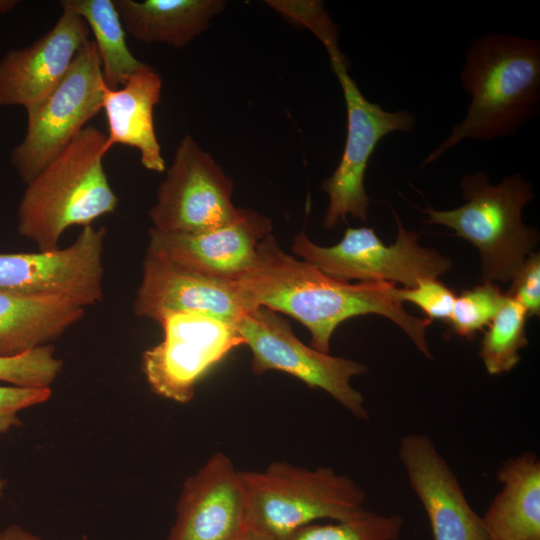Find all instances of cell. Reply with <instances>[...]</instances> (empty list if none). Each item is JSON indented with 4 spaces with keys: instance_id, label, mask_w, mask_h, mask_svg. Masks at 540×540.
Masks as SVG:
<instances>
[{
    "instance_id": "obj_14",
    "label": "cell",
    "mask_w": 540,
    "mask_h": 540,
    "mask_svg": "<svg viewBox=\"0 0 540 540\" xmlns=\"http://www.w3.org/2000/svg\"><path fill=\"white\" fill-rule=\"evenodd\" d=\"M249 533L240 471L226 454L214 453L185 480L167 540H241Z\"/></svg>"
},
{
    "instance_id": "obj_7",
    "label": "cell",
    "mask_w": 540,
    "mask_h": 540,
    "mask_svg": "<svg viewBox=\"0 0 540 540\" xmlns=\"http://www.w3.org/2000/svg\"><path fill=\"white\" fill-rule=\"evenodd\" d=\"M393 215L398 234L392 244H384L372 228L348 227L341 241L329 247L316 245L302 230L294 236L291 250L325 274L348 282L401 283L410 288L451 268L448 258L422 247L418 235L404 228L395 211Z\"/></svg>"
},
{
    "instance_id": "obj_21",
    "label": "cell",
    "mask_w": 540,
    "mask_h": 540,
    "mask_svg": "<svg viewBox=\"0 0 540 540\" xmlns=\"http://www.w3.org/2000/svg\"><path fill=\"white\" fill-rule=\"evenodd\" d=\"M84 309L59 298L0 292V356L48 345L79 321Z\"/></svg>"
},
{
    "instance_id": "obj_32",
    "label": "cell",
    "mask_w": 540,
    "mask_h": 540,
    "mask_svg": "<svg viewBox=\"0 0 540 540\" xmlns=\"http://www.w3.org/2000/svg\"><path fill=\"white\" fill-rule=\"evenodd\" d=\"M19 1L17 0H0V14H6L13 10Z\"/></svg>"
},
{
    "instance_id": "obj_1",
    "label": "cell",
    "mask_w": 540,
    "mask_h": 540,
    "mask_svg": "<svg viewBox=\"0 0 540 540\" xmlns=\"http://www.w3.org/2000/svg\"><path fill=\"white\" fill-rule=\"evenodd\" d=\"M252 307L264 306L287 314L311 334V347L329 353L330 340L343 321L379 314L396 323L427 358L433 359L426 339L428 318L407 313L393 297V283L359 282L331 277L312 264L285 253L272 234L257 246L254 266L237 281Z\"/></svg>"
},
{
    "instance_id": "obj_31",
    "label": "cell",
    "mask_w": 540,
    "mask_h": 540,
    "mask_svg": "<svg viewBox=\"0 0 540 540\" xmlns=\"http://www.w3.org/2000/svg\"><path fill=\"white\" fill-rule=\"evenodd\" d=\"M0 540H42L38 535L22 526L11 524L0 529Z\"/></svg>"
},
{
    "instance_id": "obj_5",
    "label": "cell",
    "mask_w": 540,
    "mask_h": 540,
    "mask_svg": "<svg viewBox=\"0 0 540 540\" xmlns=\"http://www.w3.org/2000/svg\"><path fill=\"white\" fill-rule=\"evenodd\" d=\"M240 475L250 532L272 540L317 520H347L365 509L362 487L330 467L309 469L276 461L263 471Z\"/></svg>"
},
{
    "instance_id": "obj_27",
    "label": "cell",
    "mask_w": 540,
    "mask_h": 540,
    "mask_svg": "<svg viewBox=\"0 0 540 540\" xmlns=\"http://www.w3.org/2000/svg\"><path fill=\"white\" fill-rule=\"evenodd\" d=\"M266 3L293 23L309 29L325 49L338 45V27L321 1H281Z\"/></svg>"
},
{
    "instance_id": "obj_29",
    "label": "cell",
    "mask_w": 540,
    "mask_h": 540,
    "mask_svg": "<svg viewBox=\"0 0 540 540\" xmlns=\"http://www.w3.org/2000/svg\"><path fill=\"white\" fill-rule=\"evenodd\" d=\"M50 396L51 388L0 386V434L21 424V411L46 402Z\"/></svg>"
},
{
    "instance_id": "obj_12",
    "label": "cell",
    "mask_w": 540,
    "mask_h": 540,
    "mask_svg": "<svg viewBox=\"0 0 540 540\" xmlns=\"http://www.w3.org/2000/svg\"><path fill=\"white\" fill-rule=\"evenodd\" d=\"M106 228L84 226L63 249L0 254V292L59 298L80 307L103 299Z\"/></svg>"
},
{
    "instance_id": "obj_2",
    "label": "cell",
    "mask_w": 540,
    "mask_h": 540,
    "mask_svg": "<svg viewBox=\"0 0 540 540\" xmlns=\"http://www.w3.org/2000/svg\"><path fill=\"white\" fill-rule=\"evenodd\" d=\"M470 104L464 119L424 160L426 166L465 139L511 136L540 107V41L500 33L476 38L460 74Z\"/></svg>"
},
{
    "instance_id": "obj_30",
    "label": "cell",
    "mask_w": 540,
    "mask_h": 540,
    "mask_svg": "<svg viewBox=\"0 0 540 540\" xmlns=\"http://www.w3.org/2000/svg\"><path fill=\"white\" fill-rule=\"evenodd\" d=\"M506 296L518 302L528 316L540 314V255L532 252L511 279Z\"/></svg>"
},
{
    "instance_id": "obj_11",
    "label": "cell",
    "mask_w": 540,
    "mask_h": 540,
    "mask_svg": "<svg viewBox=\"0 0 540 540\" xmlns=\"http://www.w3.org/2000/svg\"><path fill=\"white\" fill-rule=\"evenodd\" d=\"M163 339L144 351L142 371L157 395L188 403L199 381L244 345L234 325L198 312L171 313L159 322Z\"/></svg>"
},
{
    "instance_id": "obj_13",
    "label": "cell",
    "mask_w": 540,
    "mask_h": 540,
    "mask_svg": "<svg viewBox=\"0 0 540 540\" xmlns=\"http://www.w3.org/2000/svg\"><path fill=\"white\" fill-rule=\"evenodd\" d=\"M133 308L138 317L158 323L171 313L198 312L234 326L254 309L237 281L201 274L149 249Z\"/></svg>"
},
{
    "instance_id": "obj_23",
    "label": "cell",
    "mask_w": 540,
    "mask_h": 540,
    "mask_svg": "<svg viewBox=\"0 0 540 540\" xmlns=\"http://www.w3.org/2000/svg\"><path fill=\"white\" fill-rule=\"evenodd\" d=\"M527 317L526 310L506 296L481 341L479 355L489 375L509 372L519 363L520 351L528 345Z\"/></svg>"
},
{
    "instance_id": "obj_28",
    "label": "cell",
    "mask_w": 540,
    "mask_h": 540,
    "mask_svg": "<svg viewBox=\"0 0 540 540\" xmlns=\"http://www.w3.org/2000/svg\"><path fill=\"white\" fill-rule=\"evenodd\" d=\"M392 294L401 303L408 301L418 306L431 321L436 319L446 323L450 319L456 298L450 288L433 278L420 279L410 288L394 286Z\"/></svg>"
},
{
    "instance_id": "obj_15",
    "label": "cell",
    "mask_w": 540,
    "mask_h": 540,
    "mask_svg": "<svg viewBox=\"0 0 540 540\" xmlns=\"http://www.w3.org/2000/svg\"><path fill=\"white\" fill-rule=\"evenodd\" d=\"M398 457L427 515L433 540H486L481 516L434 441L421 433L399 440Z\"/></svg>"
},
{
    "instance_id": "obj_16",
    "label": "cell",
    "mask_w": 540,
    "mask_h": 540,
    "mask_svg": "<svg viewBox=\"0 0 540 540\" xmlns=\"http://www.w3.org/2000/svg\"><path fill=\"white\" fill-rule=\"evenodd\" d=\"M271 232L268 217L241 208L233 222L205 232L166 233L151 228L148 249L201 274L238 281L254 266L257 246Z\"/></svg>"
},
{
    "instance_id": "obj_4",
    "label": "cell",
    "mask_w": 540,
    "mask_h": 540,
    "mask_svg": "<svg viewBox=\"0 0 540 540\" xmlns=\"http://www.w3.org/2000/svg\"><path fill=\"white\" fill-rule=\"evenodd\" d=\"M460 186L466 203L451 210L427 205L425 222L453 229L478 249L483 282L511 280L539 241L538 231L521 218L534 197L531 184L514 174L492 185L485 173L476 172L464 175Z\"/></svg>"
},
{
    "instance_id": "obj_9",
    "label": "cell",
    "mask_w": 540,
    "mask_h": 540,
    "mask_svg": "<svg viewBox=\"0 0 540 540\" xmlns=\"http://www.w3.org/2000/svg\"><path fill=\"white\" fill-rule=\"evenodd\" d=\"M333 72L343 91L347 111V134L341 160L332 175L322 181L329 205L323 226L330 230L347 215L365 221L370 205L364 176L377 144L392 132L411 133L415 117L406 110L389 112L367 100L348 74L339 47L327 50Z\"/></svg>"
},
{
    "instance_id": "obj_34",
    "label": "cell",
    "mask_w": 540,
    "mask_h": 540,
    "mask_svg": "<svg viewBox=\"0 0 540 540\" xmlns=\"http://www.w3.org/2000/svg\"><path fill=\"white\" fill-rule=\"evenodd\" d=\"M5 488H6V481L2 477L1 471H0V501L2 500V498L4 496Z\"/></svg>"
},
{
    "instance_id": "obj_33",
    "label": "cell",
    "mask_w": 540,
    "mask_h": 540,
    "mask_svg": "<svg viewBox=\"0 0 540 540\" xmlns=\"http://www.w3.org/2000/svg\"><path fill=\"white\" fill-rule=\"evenodd\" d=\"M241 540H272V539H269V538H266V537H263V536H260V535H257L255 533L250 532L246 537H244Z\"/></svg>"
},
{
    "instance_id": "obj_8",
    "label": "cell",
    "mask_w": 540,
    "mask_h": 540,
    "mask_svg": "<svg viewBox=\"0 0 540 540\" xmlns=\"http://www.w3.org/2000/svg\"><path fill=\"white\" fill-rule=\"evenodd\" d=\"M235 327L252 353L253 373H287L325 391L356 418L369 417L363 395L351 385L353 377L367 372L364 364L305 345L287 319L264 306L248 311Z\"/></svg>"
},
{
    "instance_id": "obj_18",
    "label": "cell",
    "mask_w": 540,
    "mask_h": 540,
    "mask_svg": "<svg viewBox=\"0 0 540 540\" xmlns=\"http://www.w3.org/2000/svg\"><path fill=\"white\" fill-rule=\"evenodd\" d=\"M162 79L148 64L129 77L122 88L104 90L102 109L108 123L106 145L136 148L142 165L154 172L165 170L156 136L153 109L161 99Z\"/></svg>"
},
{
    "instance_id": "obj_20",
    "label": "cell",
    "mask_w": 540,
    "mask_h": 540,
    "mask_svg": "<svg viewBox=\"0 0 540 540\" xmlns=\"http://www.w3.org/2000/svg\"><path fill=\"white\" fill-rule=\"evenodd\" d=\"M125 32L145 44L188 45L226 5L222 0H114Z\"/></svg>"
},
{
    "instance_id": "obj_26",
    "label": "cell",
    "mask_w": 540,
    "mask_h": 540,
    "mask_svg": "<svg viewBox=\"0 0 540 540\" xmlns=\"http://www.w3.org/2000/svg\"><path fill=\"white\" fill-rule=\"evenodd\" d=\"M61 369L62 361L51 344L15 356H0V380L13 386L51 388Z\"/></svg>"
},
{
    "instance_id": "obj_25",
    "label": "cell",
    "mask_w": 540,
    "mask_h": 540,
    "mask_svg": "<svg viewBox=\"0 0 540 540\" xmlns=\"http://www.w3.org/2000/svg\"><path fill=\"white\" fill-rule=\"evenodd\" d=\"M506 295L493 282H483L472 289L462 291L456 296L448 325L450 332L471 339L488 326Z\"/></svg>"
},
{
    "instance_id": "obj_10",
    "label": "cell",
    "mask_w": 540,
    "mask_h": 540,
    "mask_svg": "<svg viewBox=\"0 0 540 540\" xmlns=\"http://www.w3.org/2000/svg\"><path fill=\"white\" fill-rule=\"evenodd\" d=\"M233 182L190 134L178 145L149 211L154 229L192 234L233 222L241 208L232 202Z\"/></svg>"
},
{
    "instance_id": "obj_17",
    "label": "cell",
    "mask_w": 540,
    "mask_h": 540,
    "mask_svg": "<svg viewBox=\"0 0 540 540\" xmlns=\"http://www.w3.org/2000/svg\"><path fill=\"white\" fill-rule=\"evenodd\" d=\"M89 33L78 14L62 8L47 33L25 48L8 51L0 60V106L37 107L63 79Z\"/></svg>"
},
{
    "instance_id": "obj_22",
    "label": "cell",
    "mask_w": 540,
    "mask_h": 540,
    "mask_svg": "<svg viewBox=\"0 0 540 540\" xmlns=\"http://www.w3.org/2000/svg\"><path fill=\"white\" fill-rule=\"evenodd\" d=\"M59 5L78 14L88 25L95 38L108 88L118 89L147 65L134 57L128 48L126 32L114 0H61Z\"/></svg>"
},
{
    "instance_id": "obj_19",
    "label": "cell",
    "mask_w": 540,
    "mask_h": 540,
    "mask_svg": "<svg viewBox=\"0 0 540 540\" xmlns=\"http://www.w3.org/2000/svg\"><path fill=\"white\" fill-rule=\"evenodd\" d=\"M501 484L481 516L486 540H540V460L530 451L496 471Z\"/></svg>"
},
{
    "instance_id": "obj_24",
    "label": "cell",
    "mask_w": 540,
    "mask_h": 540,
    "mask_svg": "<svg viewBox=\"0 0 540 540\" xmlns=\"http://www.w3.org/2000/svg\"><path fill=\"white\" fill-rule=\"evenodd\" d=\"M403 523L399 514L364 509L347 520L305 525L282 540H398Z\"/></svg>"
},
{
    "instance_id": "obj_6",
    "label": "cell",
    "mask_w": 540,
    "mask_h": 540,
    "mask_svg": "<svg viewBox=\"0 0 540 540\" xmlns=\"http://www.w3.org/2000/svg\"><path fill=\"white\" fill-rule=\"evenodd\" d=\"M106 87L96 45L87 40L55 89L26 111L25 136L10 154L23 182L29 183L102 109Z\"/></svg>"
},
{
    "instance_id": "obj_3",
    "label": "cell",
    "mask_w": 540,
    "mask_h": 540,
    "mask_svg": "<svg viewBox=\"0 0 540 540\" xmlns=\"http://www.w3.org/2000/svg\"><path fill=\"white\" fill-rule=\"evenodd\" d=\"M107 134L86 126L29 183L17 210V231L39 251L58 249L66 229L87 226L118 205L104 170Z\"/></svg>"
}]
</instances>
